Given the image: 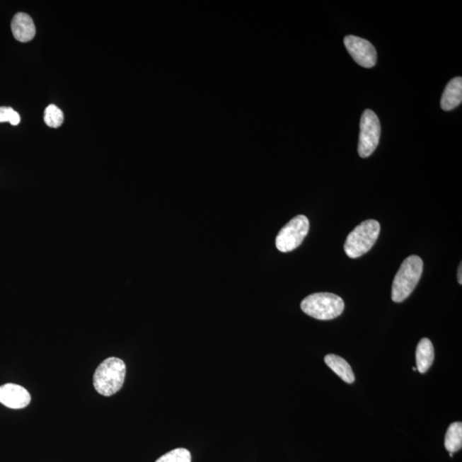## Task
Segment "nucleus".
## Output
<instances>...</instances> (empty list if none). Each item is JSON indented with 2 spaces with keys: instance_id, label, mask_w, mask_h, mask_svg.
<instances>
[{
  "instance_id": "17",
  "label": "nucleus",
  "mask_w": 462,
  "mask_h": 462,
  "mask_svg": "<svg viewBox=\"0 0 462 462\" xmlns=\"http://www.w3.org/2000/svg\"><path fill=\"white\" fill-rule=\"evenodd\" d=\"M461 268H462V265L461 263L459 269H458V274H457L458 283H459L460 284H462V269Z\"/></svg>"
},
{
  "instance_id": "13",
  "label": "nucleus",
  "mask_w": 462,
  "mask_h": 462,
  "mask_svg": "<svg viewBox=\"0 0 462 462\" xmlns=\"http://www.w3.org/2000/svg\"><path fill=\"white\" fill-rule=\"evenodd\" d=\"M445 448L449 453L459 451L462 447V424L455 422L449 426L444 441Z\"/></svg>"
},
{
  "instance_id": "15",
  "label": "nucleus",
  "mask_w": 462,
  "mask_h": 462,
  "mask_svg": "<svg viewBox=\"0 0 462 462\" xmlns=\"http://www.w3.org/2000/svg\"><path fill=\"white\" fill-rule=\"evenodd\" d=\"M155 462H191V454L186 449H175L159 457Z\"/></svg>"
},
{
  "instance_id": "11",
  "label": "nucleus",
  "mask_w": 462,
  "mask_h": 462,
  "mask_svg": "<svg viewBox=\"0 0 462 462\" xmlns=\"http://www.w3.org/2000/svg\"><path fill=\"white\" fill-rule=\"evenodd\" d=\"M434 361V349L428 338L421 339L416 350V369L420 374L427 373Z\"/></svg>"
},
{
  "instance_id": "5",
  "label": "nucleus",
  "mask_w": 462,
  "mask_h": 462,
  "mask_svg": "<svg viewBox=\"0 0 462 462\" xmlns=\"http://www.w3.org/2000/svg\"><path fill=\"white\" fill-rule=\"evenodd\" d=\"M309 220L304 215H298L282 229L276 238V246L280 252L294 250L308 234Z\"/></svg>"
},
{
  "instance_id": "18",
  "label": "nucleus",
  "mask_w": 462,
  "mask_h": 462,
  "mask_svg": "<svg viewBox=\"0 0 462 462\" xmlns=\"http://www.w3.org/2000/svg\"><path fill=\"white\" fill-rule=\"evenodd\" d=\"M449 456L452 457L453 456V453H449Z\"/></svg>"
},
{
  "instance_id": "6",
  "label": "nucleus",
  "mask_w": 462,
  "mask_h": 462,
  "mask_svg": "<svg viewBox=\"0 0 462 462\" xmlns=\"http://www.w3.org/2000/svg\"><path fill=\"white\" fill-rule=\"evenodd\" d=\"M381 134V125L376 113L371 110H366L361 120L358 153L362 158L369 157L373 154L379 143Z\"/></svg>"
},
{
  "instance_id": "14",
  "label": "nucleus",
  "mask_w": 462,
  "mask_h": 462,
  "mask_svg": "<svg viewBox=\"0 0 462 462\" xmlns=\"http://www.w3.org/2000/svg\"><path fill=\"white\" fill-rule=\"evenodd\" d=\"M64 120V113L58 106L50 105L47 106L44 114V121L51 128H59L63 125Z\"/></svg>"
},
{
  "instance_id": "8",
  "label": "nucleus",
  "mask_w": 462,
  "mask_h": 462,
  "mask_svg": "<svg viewBox=\"0 0 462 462\" xmlns=\"http://www.w3.org/2000/svg\"><path fill=\"white\" fill-rule=\"evenodd\" d=\"M31 402V395L25 388L15 383L0 386V403L12 410H21Z\"/></svg>"
},
{
  "instance_id": "19",
  "label": "nucleus",
  "mask_w": 462,
  "mask_h": 462,
  "mask_svg": "<svg viewBox=\"0 0 462 462\" xmlns=\"http://www.w3.org/2000/svg\"><path fill=\"white\" fill-rule=\"evenodd\" d=\"M412 370H414L415 371H417L416 367L412 368Z\"/></svg>"
},
{
  "instance_id": "10",
  "label": "nucleus",
  "mask_w": 462,
  "mask_h": 462,
  "mask_svg": "<svg viewBox=\"0 0 462 462\" xmlns=\"http://www.w3.org/2000/svg\"><path fill=\"white\" fill-rule=\"evenodd\" d=\"M462 101V79L461 77H456L452 79L446 88L441 99V108L444 110H451L461 105Z\"/></svg>"
},
{
  "instance_id": "9",
  "label": "nucleus",
  "mask_w": 462,
  "mask_h": 462,
  "mask_svg": "<svg viewBox=\"0 0 462 462\" xmlns=\"http://www.w3.org/2000/svg\"><path fill=\"white\" fill-rule=\"evenodd\" d=\"M11 30L15 39L20 42H28L35 38L36 28L30 15L19 12L11 22Z\"/></svg>"
},
{
  "instance_id": "4",
  "label": "nucleus",
  "mask_w": 462,
  "mask_h": 462,
  "mask_svg": "<svg viewBox=\"0 0 462 462\" xmlns=\"http://www.w3.org/2000/svg\"><path fill=\"white\" fill-rule=\"evenodd\" d=\"M380 224L378 221H364L347 236L345 244L346 255L351 259H357L365 255L379 238Z\"/></svg>"
},
{
  "instance_id": "12",
  "label": "nucleus",
  "mask_w": 462,
  "mask_h": 462,
  "mask_svg": "<svg viewBox=\"0 0 462 462\" xmlns=\"http://www.w3.org/2000/svg\"><path fill=\"white\" fill-rule=\"evenodd\" d=\"M325 362L343 381L347 383L354 382L355 377L352 368L345 359L336 354H327L325 357Z\"/></svg>"
},
{
  "instance_id": "2",
  "label": "nucleus",
  "mask_w": 462,
  "mask_h": 462,
  "mask_svg": "<svg viewBox=\"0 0 462 462\" xmlns=\"http://www.w3.org/2000/svg\"><path fill=\"white\" fill-rule=\"evenodd\" d=\"M423 272V260L417 255L405 260L392 284L391 298L395 302H403L414 291Z\"/></svg>"
},
{
  "instance_id": "16",
  "label": "nucleus",
  "mask_w": 462,
  "mask_h": 462,
  "mask_svg": "<svg viewBox=\"0 0 462 462\" xmlns=\"http://www.w3.org/2000/svg\"><path fill=\"white\" fill-rule=\"evenodd\" d=\"M21 121V117L18 112L11 108L1 106L0 108V122H10L11 125L16 126Z\"/></svg>"
},
{
  "instance_id": "3",
  "label": "nucleus",
  "mask_w": 462,
  "mask_h": 462,
  "mask_svg": "<svg viewBox=\"0 0 462 462\" xmlns=\"http://www.w3.org/2000/svg\"><path fill=\"white\" fill-rule=\"evenodd\" d=\"M345 306L342 298L331 293L310 294L301 304L306 314L318 320H330L340 316Z\"/></svg>"
},
{
  "instance_id": "1",
  "label": "nucleus",
  "mask_w": 462,
  "mask_h": 462,
  "mask_svg": "<svg viewBox=\"0 0 462 462\" xmlns=\"http://www.w3.org/2000/svg\"><path fill=\"white\" fill-rule=\"evenodd\" d=\"M126 365L120 358L110 357L97 367L93 375V386L98 393L110 396L116 394L124 386Z\"/></svg>"
},
{
  "instance_id": "7",
  "label": "nucleus",
  "mask_w": 462,
  "mask_h": 462,
  "mask_svg": "<svg viewBox=\"0 0 462 462\" xmlns=\"http://www.w3.org/2000/svg\"><path fill=\"white\" fill-rule=\"evenodd\" d=\"M345 45L351 57L361 67L371 68L377 63V52L368 40L347 35L345 38Z\"/></svg>"
}]
</instances>
